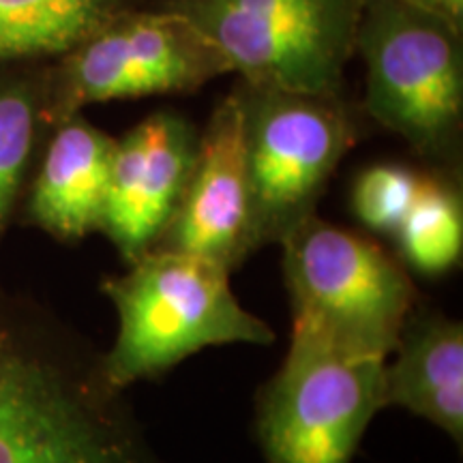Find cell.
<instances>
[{
    "label": "cell",
    "mask_w": 463,
    "mask_h": 463,
    "mask_svg": "<svg viewBox=\"0 0 463 463\" xmlns=\"http://www.w3.org/2000/svg\"><path fill=\"white\" fill-rule=\"evenodd\" d=\"M103 289L118 311V335L101 369L120 391L204 347L275 341L273 328L236 300L230 270L206 258L155 247Z\"/></svg>",
    "instance_id": "cell-1"
},
{
    "label": "cell",
    "mask_w": 463,
    "mask_h": 463,
    "mask_svg": "<svg viewBox=\"0 0 463 463\" xmlns=\"http://www.w3.org/2000/svg\"><path fill=\"white\" fill-rule=\"evenodd\" d=\"M101 369L0 333V463H165Z\"/></svg>",
    "instance_id": "cell-2"
},
{
    "label": "cell",
    "mask_w": 463,
    "mask_h": 463,
    "mask_svg": "<svg viewBox=\"0 0 463 463\" xmlns=\"http://www.w3.org/2000/svg\"><path fill=\"white\" fill-rule=\"evenodd\" d=\"M281 247L292 335L389 361L419 305L403 266L375 242L317 215L289 232Z\"/></svg>",
    "instance_id": "cell-3"
},
{
    "label": "cell",
    "mask_w": 463,
    "mask_h": 463,
    "mask_svg": "<svg viewBox=\"0 0 463 463\" xmlns=\"http://www.w3.org/2000/svg\"><path fill=\"white\" fill-rule=\"evenodd\" d=\"M367 0H174L253 89L339 97Z\"/></svg>",
    "instance_id": "cell-4"
},
{
    "label": "cell",
    "mask_w": 463,
    "mask_h": 463,
    "mask_svg": "<svg viewBox=\"0 0 463 463\" xmlns=\"http://www.w3.org/2000/svg\"><path fill=\"white\" fill-rule=\"evenodd\" d=\"M356 52L375 123L427 157L449 153L463 112L461 31L403 0H367Z\"/></svg>",
    "instance_id": "cell-5"
},
{
    "label": "cell",
    "mask_w": 463,
    "mask_h": 463,
    "mask_svg": "<svg viewBox=\"0 0 463 463\" xmlns=\"http://www.w3.org/2000/svg\"><path fill=\"white\" fill-rule=\"evenodd\" d=\"M386 361L292 335L286 361L256 405L266 463H352L373 416L386 408Z\"/></svg>",
    "instance_id": "cell-6"
},
{
    "label": "cell",
    "mask_w": 463,
    "mask_h": 463,
    "mask_svg": "<svg viewBox=\"0 0 463 463\" xmlns=\"http://www.w3.org/2000/svg\"><path fill=\"white\" fill-rule=\"evenodd\" d=\"M245 157L258 247L281 245L316 215L328 178L354 144L339 97L242 84Z\"/></svg>",
    "instance_id": "cell-7"
},
{
    "label": "cell",
    "mask_w": 463,
    "mask_h": 463,
    "mask_svg": "<svg viewBox=\"0 0 463 463\" xmlns=\"http://www.w3.org/2000/svg\"><path fill=\"white\" fill-rule=\"evenodd\" d=\"M223 73L225 58L178 11L125 15L73 48L54 109L67 120L89 103L191 92Z\"/></svg>",
    "instance_id": "cell-8"
},
{
    "label": "cell",
    "mask_w": 463,
    "mask_h": 463,
    "mask_svg": "<svg viewBox=\"0 0 463 463\" xmlns=\"http://www.w3.org/2000/svg\"><path fill=\"white\" fill-rule=\"evenodd\" d=\"M155 247L206 258L230 273L258 249L239 90L222 99L198 137L181 200Z\"/></svg>",
    "instance_id": "cell-9"
},
{
    "label": "cell",
    "mask_w": 463,
    "mask_h": 463,
    "mask_svg": "<svg viewBox=\"0 0 463 463\" xmlns=\"http://www.w3.org/2000/svg\"><path fill=\"white\" fill-rule=\"evenodd\" d=\"M198 136L183 116L155 112L114 144L101 232L127 264L155 247L194 164Z\"/></svg>",
    "instance_id": "cell-10"
},
{
    "label": "cell",
    "mask_w": 463,
    "mask_h": 463,
    "mask_svg": "<svg viewBox=\"0 0 463 463\" xmlns=\"http://www.w3.org/2000/svg\"><path fill=\"white\" fill-rule=\"evenodd\" d=\"M384 369V402L430 420L463 442V328L439 311L414 307Z\"/></svg>",
    "instance_id": "cell-11"
},
{
    "label": "cell",
    "mask_w": 463,
    "mask_h": 463,
    "mask_svg": "<svg viewBox=\"0 0 463 463\" xmlns=\"http://www.w3.org/2000/svg\"><path fill=\"white\" fill-rule=\"evenodd\" d=\"M116 140L78 116L62 120L34 178L28 215L61 241L101 232Z\"/></svg>",
    "instance_id": "cell-12"
},
{
    "label": "cell",
    "mask_w": 463,
    "mask_h": 463,
    "mask_svg": "<svg viewBox=\"0 0 463 463\" xmlns=\"http://www.w3.org/2000/svg\"><path fill=\"white\" fill-rule=\"evenodd\" d=\"M116 0H0V62L69 52L112 20Z\"/></svg>",
    "instance_id": "cell-13"
},
{
    "label": "cell",
    "mask_w": 463,
    "mask_h": 463,
    "mask_svg": "<svg viewBox=\"0 0 463 463\" xmlns=\"http://www.w3.org/2000/svg\"><path fill=\"white\" fill-rule=\"evenodd\" d=\"M395 236L399 253L416 273L442 275L453 269L463 249V204L455 184L420 176Z\"/></svg>",
    "instance_id": "cell-14"
},
{
    "label": "cell",
    "mask_w": 463,
    "mask_h": 463,
    "mask_svg": "<svg viewBox=\"0 0 463 463\" xmlns=\"http://www.w3.org/2000/svg\"><path fill=\"white\" fill-rule=\"evenodd\" d=\"M37 103L24 86L0 89V236L7 230L28 159H31Z\"/></svg>",
    "instance_id": "cell-15"
},
{
    "label": "cell",
    "mask_w": 463,
    "mask_h": 463,
    "mask_svg": "<svg viewBox=\"0 0 463 463\" xmlns=\"http://www.w3.org/2000/svg\"><path fill=\"white\" fill-rule=\"evenodd\" d=\"M420 176L410 167L378 164L358 174L352 189V211L363 225L380 234H395L412 204Z\"/></svg>",
    "instance_id": "cell-16"
},
{
    "label": "cell",
    "mask_w": 463,
    "mask_h": 463,
    "mask_svg": "<svg viewBox=\"0 0 463 463\" xmlns=\"http://www.w3.org/2000/svg\"><path fill=\"white\" fill-rule=\"evenodd\" d=\"M403 3L442 17L444 22H449L457 31L463 28V0H403Z\"/></svg>",
    "instance_id": "cell-17"
}]
</instances>
